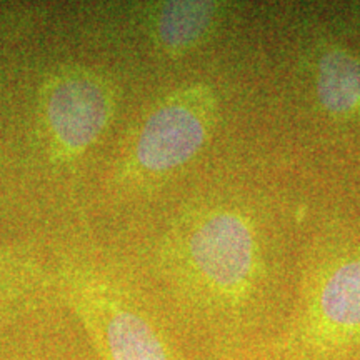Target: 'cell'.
Listing matches in <instances>:
<instances>
[{
    "label": "cell",
    "instance_id": "obj_1",
    "mask_svg": "<svg viewBox=\"0 0 360 360\" xmlns=\"http://www.w3.org/2000/svg\"><path fill=\"white\" fill-rule=\"evenodd\" d=\"M180 281L193 304L210 315L245 317L257 287V244L240 214L212 209L188 220L177 242Z\"/></svg>",
    "mask_w": 360,
    "mask_h": 360
},
{
    "label": "cell",
    "instance_id": "obj_8",
    "mask_svg": "<svg viewBox=\"0 0 360 360\" xmlns=\"http://www.w3.org/2000/svg\"><path fill=\"white\" fill-rule=\"evenodd\" d=\"M27 24V17L24 15H17L15 12L7 8V11H0V39L4 35L13 34L17 29H22Z\"/></svg>",
    "mask_w": 360,
    "mask_h": 360
},
{
    "label": "cell",
    "instance_id": "obj_5",
    "mask_svg": "<svg viewBox=\"0 0 360 360\" xmlns=\"http://www.w3.org/2000/svg\"><path fill=\"white\" fill-rule=\"evenodd\" d=\"M219 4L172 0L147 6L146 24L152 42L169 56H184L212 34Z\"/></svg>",
    "mask_w": 360,
    "mask_h": 360
},
{
    "label": "cell",
    "instance_id": "obj_4",
    "mask_svg": "<svg viewBox=\"0 0 360 360\" xmlns=\"http://www.w3.org/2000/svg\"><path fill=\"white\" fill-rule=\"evenodd\" d=\"M215 115L217 98L209 85H186L167 94L139 125L119 165V177L143 186L186 167L209 141Z\"/></svg>",
    "mask_w": 360,
    "mask_h": 360
},
{
    "label": "cell",
    "instance_id": "obj_7",
    "mask_svg": "<svg viewBox=\"0 0 360 360\" xmlns=\"http://www.w3.org/2000/svg\"><path fill=\"white\" fill-rule=\"evenodd\" d=\"M42 285L44 270L39 265L0 252V307L27 299Z\"/></svg>",
    "mask_w": 360,
    "mask_h": 360
},
{
    "label": "cell",
    "instance_id": "obj_2",
    "mask_svg": "<svg viewBox=\"0 0 360 360\" xmlns=\"http://www.w3.org/2000/svg\"><path fill=\"white\" fill-rule=\"evenodd\" d=\"M57 285L102 360H180L146 307L101 270L64 265Z\"/></svg>",
    "mask_w": 360,
    "mask_h": 360
},
{
    "label": "cell",
    "instance_id": "obj_6",
    "mask_svg": "<svg viewBox=\"0 0 360 360\" xmlns=\"http://www.w3.org/2000/svg\"><path fill=\"white\" fill-rule=\"evenodd\" d=\"M317 94L330 114L360 112V58L342 49L323 53L317 65Z\"/></svg>",
    "mask_w": 360,
    "mask_h": 360
},
{
    "label": "cell",
    "instance_id": "obj_3",
    "mask_svg": "<svg viewBox=\"0 0 360 360\" xmlns=\"http://www.w3.org/2000/svg\"><path fill=\"white\" fill-rule=\"evenodd\" d=\"M37 107L40 142L49 160L70 165L82 159L110 127L117 90L96 67L62 64L40 84Z\"/></svg>",
    "mask_w": 360,
    "mask_h": 360
}]
</instances>
